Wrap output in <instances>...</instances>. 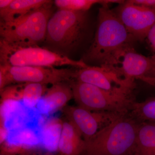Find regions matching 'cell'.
<instances>
[{
  "instance_id": "6da1fadb",
  "label": "cell",
  "mask_w": 155,
  "mask_h": 155,
  "mask_svg": "<svg viewBox=\"0 0 155 155\" xmlns=\"http://www.w3.org/2000/svg\"><path fill=\"white\" fill-rule=\"evenodd\" d=\"M135 41L114 11L104 5L99 10L96 32L84 60L107 67L117 53Z\"/></svg>"
},
{
  "instance_id": "7a4b0ae2",
  "label": "cell",
  "mask_w": 155,
  "mask_h": 155,
  "mask_svg": "<svg viewBox=\"0 0 155 155\" xmlns=\"http://www.w3.org/2000/svg\"><path fill=\"white\" fill-rule=\"evenodd\" d=\"M140 123L127 115L116 119L85 141V155H134Z\"/></svg>"
},
{
  "instance_id": "3957f363",
  "label": "cell",
  "mask_w": 155,
  "mask_h": 155,
  "mask_svg": "<svg viewBox=\"0 0 155 155\" xmlns=\"http://www.w3.org/2000/svg\"><path fill=\"white\" fill-rule=\"evenodd\" d=\"M70 85L77 106L88 110L126 115L135 102L134 87H118L107 90L76 80L71 81Z\"/></svg>"
},
{
  "instance_id": "277c9868",
  "label": "cell",
  "mask_w": 155,
  "mask_h": 155,
  "mask_svg": "<svg viewBox=\"0 0 155 155\" xmlns=\"http://www.w3.org/2000/svg\"><path fill=\"white\" fill-rule=\"evenodd\" d=\"M87 25V12L59 9L49 19L45 41L52 51L67 56L81 42Z\"/></svg>"
},
{
  "instance_id": "5b68a950",
  "label": "cell",
  "mask_w": 155,
  "mask_h": 155,
  "mask_svg": "<svg viewBox=\"0 0 155 155\" xmlns=\"http://www.w3.org/2000/svg\"><path fill=\"white\" fill-rule=\"evenodd\" d=\"M50 2L14 22H1V40L18 47L38 45L45 41L48 22L53 13Z\"/></svg>"
},
{
  "instance_id": "8992f818",
  "label": "cell",
  "mask_w": 155,
  "mask_h": 155,
  "mask_svg": "<svg viewBox=\"0 0 155 155\" xmlns=\"http://www.w3.org/2000/svg\"><path fill=\"white\" fill-rule=\"evenodd\" d=\"M1 65L54 67L72 66L81 69L88 67L82 60L75 61L68 56L38 45L18 47L0 40Z\"/></svg>"
},
{
  "instance_id": "52a82bcc",
  "label": "cell",
  "mask_w": 155,
  "mask_h": 155,
  "mask_svg": "<svg viewBox=\"0 0 155 155\" xmlns=\"http://www.w3.org/2000/svg\"><path fill=\"white\" fill-rule=\"evenodd\" d=\"M75 70L54 67L0 65V71L5 76L8 85L12 84H56L74 79Z\"/></svg>"
},
{
  "instance_id": "ba28073f",
  "label": "cell",
  "mask_w": 155,
  "mask_h": 155,
  "mask_svg": "<svg viewBox=\"0 0 155 155\" xmlns=\"http://www.w3.org/2000/svg\"><path fill=\"white\" fill-rule=\"evenodd\" d=\"M107 67L120 77L134 82L146 76L155 68V61L151 57H147L137 53L133 45L127 46L117 53Z\"/></svg>"
},
{
  "instance_id": "9c48e42d",
  "label": "cell",
  "mask_w": 155,
  "mask_h": 155,
  "mask_svg": "<svg viewBox=\"0 0 155 155\" xmlns=\"http://www.w3.org/2000/svg\"><path fill=\"white\" fill-rule=\"evenodd\" d=\"M113 11L136 41L146 39L155 24V8L137 5L126 1Z\"/></svg>"
},
{
  "instance_id": "30bf717a",
  "label": "cell",
  "mask_w": 155,
  "mask_h": 155,
  "mask_svg": "<svg viewBox=\"0 0 155 155\" xmlns=\"http://www.w3.org/2000/svg\"><path fill=\"white\" fill-rule=\"evenodd\" d=\"M63 112L68 121L80 132L84 141L120 116L125 115L113 112L91 111L78 106H66Z\"/></svg>"
},
{
  "instance_id": "8fae6325",
  "label": "cell",
  "mask_w": 155,
  "mask_h": 155,
  "mask_svg": "<svg viewBox=\"0 0 155 155\" xmlns=\"http://www.w3.org/2000/svg\"><path fill=\"white\" fill-rule=\"evenodd\" d=\"M74 80L84 82L107 90L118 87H128L135 88L134 82L125 80L113 70L104 67L94 66L75 70Z\"/></svg>"
},
{
  "instance_id": "7c38bea8",
  "label": "cell",
  "mask_w": 155,
  "mask_h": 155,
  "mask_svg": "<svg viewBox=\"0 0 155 155\" xmlns=\"http://www.w3.org/2000/svg\"><path fill=\"white\" fill-rule=\"evenodd\" d=\"M73 97L70 85L64 82L53 84L38 104L39 110L42 113L52 114L63 109Z\"/></svg>"
},
{
  "instance_id": "4fadbf2b",
  "label": "cell",
  "mask_w": 155,
  "mask_h": 155,
  "mask_svg": "<svg viewBox=\"0 0 155 155\" xmlns=\"http://www.w3.org/2000/svg\"><path fill=\"white\" fill-rule=\"evenodd\" d=\"M85 141L80 132L71 122L62 124L58 142V151L61 155H80L83 153Z\"/></svg>"
},
{
  "instance_id": "5bb4252c",
  "label": "cell",
  "mask_w": 155,
  "mask_h": 155,
  "mask_svg": "<svg viewBox=\"0 0 155 155\" xmlns=\"http://www.w3.org/2000/svg\"><path fill=\"white\" fill-rule=\"evenodd\" d=\"M51 2L48 0H13L8 8L0 10L1 22H14Z\"/></svg>"
},
{
  "instance_id": "9a60e30c",
  "label": "cell",
  "mask_w": 155,
  "mask_h": 155,
  "mask_svg": "<svg viewBox=\"0 0 155 155\" xmlns=\"http://www.w3.org/2000/svg\"><path fill=\"white\" fill-rule=\"evenodd\" d=\"M134 155H155V121L140 123Z\"/></svg>"
},
{
  "instance_id": "2e32d148",
  "label": "cell",
  "mask_w": 155,
  "mask_h": 155,
  "mask_svg": "<svg viewBox=\"0 0 155 155\" xmlns=\"http://www.w3.org/2000/svg\"><path fill=\"white\" fill-rule=\"evenodd\" d=\"M124 2L117 0H56L54 3L60 10L87 12L96 4L104 5L111 3L120 4Z\"/></svg>"
},
{
  "instance_id": "e0dca14e",
  "label": "cell",
  "mask_w": 155,
  "mask_h": 155,
  "mask_svg": "<svg viewBox=\"0 0 155 155\" xmlns=\"http://www.w3.org/2000/svg\"><path fill=\"white\" fill-rule=\"evenodd\" d=\"M131 117L137 121H155V97L142 102H134L131 107Z\"/></svg>"
},
{
  "instance_id": "ac0fdd59",
  "label": "cell",
  "mask_w": 155,
  "mask_h": 155,
  "mask_svg": "<svg viewBox=\"0 0 155 155\" xmlns=\"http://www.w3.org/2000/svg\"><path fill=\"white\" fill-rule=\"evenodd\" d=\"M48 89L46 85L40 83L24 84L22 101L26 107L36 106L45 94Z\"/></svg>"
},
{
  "instance_id": "d6986e66",
  "label": "cell",
  "mask_w": 155,
  "mask_h": 155,
  "mask_svg": "<svg viewBox=\"0 0 155 155\" xmlns=\"http://www.w3.org/2000/svg\"><path fill=\"white\" fill-rule=\"evenodd\" d=\"M24 84L7 86L1 91V104L9 101H22Z\"/></svg>"
},
{
  "instance_id": "ffe728a7",
  "label": "cell",
  "mask_w": 155,
  "mask_h": 155,
  "mask_svg": "<svg viewBox=\"0 0 155 155\" xmlns=\"http://www.w3.org/2000/svg\"><path fill=\"white\" fill-rule=\"evenodd\" d=\"M146 39L153 53V55L151 57L155 61V24L149 31Z\"/></svg>"
},
{
  "instance_id": "44dd1931",
  "label": "cell",
  "mask_w": 155,
  "mask_h": 155,
  "mask_svg": "<svg viewBox=\"0 0 155 155\" xmlns=\"http://www.w3.org/2000/svg\"><path fill=\"white\" fill-rule=\"evenodd\" d=\"M129 2L137 5L146 7L155 8V0H129Z\"/></svg>"
},
{
  "instance_id": "7402d4cb",
  "label": "cell",
  "mask_w": 155,
  "mask_h": 155,
  "mask_svg": "<svg viewBox=\"0 0 155 155\" xmlns=\"http://www.w3.org/2000/svg\"><path fill=\"white\" fill-rule=\"evenodd\" d=\"M0 143L3 144L7 136V130L5 125V121L2 114L1 115V121H0Z\"/></svg>"
},
{
  "instance_id": "603a6c76",
  "label": "cell",
  "mask_w": 155,
  "mask_h": 155,
  "mask_svg": "<svg viewBox=\"0 0 155 155\" xmlns=\"http://www.w3.org/2000/svg\"><path fill=\"white\" fill-rule=\"evenodd\" d=\"M140 80L142 81L151 86L155 87V68L148 75L142 77Z\"/></svg>"
},
{
  "instance_id": "cb8c5ba5",
  "label": "cell",
  "mask_w": 155,
  "mask_h": 155,
  "mask_svg": "<svg viewBox=\"0 0 155 155\" xmlns=\"http://www.w3.org/2000/svg\"><path fill=\"white\" fill-rule=\"evenodd\" d=\"M13 1V0H0V10L8 8Z\"/></svg>"
},
{
  "instance_id": "d4e9b609",
  "label": "cell",
  "mask_w": 155,
  "mask_h": 155,
  "mask_svg": "<svg viewBox=\"0 0 155 155\" xmlns=\"http://www.w3.org/2000/svg\"><path fill=\"white\" fill-rule=\"evenodd\" d=\"M21 155H29L27 154H26V153H25L22 154H21Z\"/></svg>"
}]
</instances>
